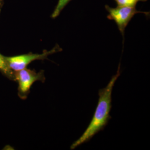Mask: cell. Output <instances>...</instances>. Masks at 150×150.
<instances>
[{"label":"cell","mask_w":150,"mask_h":150,"mask_svg":"<svg viewBox=\"0 0 150 150\" xmlns=\"http://www.w3.org/2000/svg\"><path fill=\"white\" fill-rule=\"evenodd\" d=\"M71 1V0H59L54 12L52 13L51 17L52 18H55L59 16L61 11L64 9V7L69 4Z\"/></svg>","instance_id":"cell-6"},{"label":"cell","mask_w":150,"mask_h":150,"mask_svg":"<svg viewBox=\"0 0 150 150\" xmlns=\"http://www.w3.org/2000/svg\"><path fill=\"white\" fill-rule=\"evenodd\" d=\"M15 81H17L18 95L22 100H25L30 92L32 85L36 81L44 82L46 80L44 71L37 72L35 70L24 69L14 72Z\"/></svg>","instance_id":"cell-2"},{"label":"cell","mask_w":150,"mask_h":150,"mask_svg":"<svg viewBox=\"0 0 150 150\" xmlns=\"http://www.w3.org/2000/svg\"><path fill=\"white\" fill-rule=\"evenodd\" d=\"M118 6H136L139 2H146L147 0H115Z\"/></svg>","instance_id":"cell-7"},{"label":"cell","mask_w":150,"mask_h":150,"mask_svg":"<svg viewBox=\"0 0 150 150\" xmlns=\"http://www.w3.org/2000/svg\"><path fill=\"white\" fill-rule=\"evenodd\" d=\"M105 8L108 13L107 18L115 21L123 37L125 28L136 14L141 13L146 16L149 15V12L137 10L136 6H118L112 8L106 5Z\"/></svg>","instance_id":"cell-4"},{"label":"cell","mask_w":150,"mask_h":150,"mask_svg":"<svg viewBox=\"0 0 150 150\" xmlns=\"http://www.w3.org/2000/svg\"><path fill=\"white\" fill-rule=\"evenodd\" d=\"M62 51V49L59 47V45H56L50 51L45 50L42 54H33L30 52L11 57L5 56V59L8 67L12 71L15 72L26 68L28 64L34 61L48 59L47 57L49 55Z\"/></svg>","instance_id":"cell-3"},{"label":"cell","mask_w":150,"mask_h":150,"mask_svg":"<svg viewBox=\"0 0 150 150\" xmlns=\"http://www.w3.org/2000/svg\"><path fill=\"white\" fill-rule=\"evenodd\" d=\"M120 64L116 74L112 76L107 86L98 91L99 99L91 122L82 135L71 146V150H74L79 146L90 141L107 125L109 120L111 118L110 112L112 107L113 88L120 75Z\"/></svg>","instance_id":"cell-1"},{"label":"cell","mask_w":150,"mask_h":150,"mask_svg":"<svg viewBox=\"0 0 150 150\" xmlns=\"http://www.w3.org/2000/svg\"><path fill=\"white\" fill-rule=\"evenodd\" d=\"M0 71L10 80L15 81L14 72L8 67L6 62L5 56L0 54Z\"/></svg>","instance_id":"cell-5"},{"label":"cell","mask_w":150,"mask_h":150,"mask_svg":"<svg viewBox=\"0 0 150 150\" xmlns=\"http://www.w3.org/2000/svg\"><path fill=\"white\" fill-rule=\"evenodd\" d=\"M0 1H1V0H0Z\"/></svg>","instance_id":"cell-8"}]
</instances>
